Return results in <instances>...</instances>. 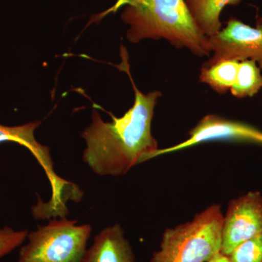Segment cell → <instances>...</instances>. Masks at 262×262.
Segmentation results:
<instances>
[{"mask_svg": "<svg viewBox=\"0 0 262 262\" xmlns=\"http://www.w3.org/2000/svg\"><path fill=\"white\" fill-rule=\"evenodd\" d=\"M135 101L123 116H112L113 122H104L93 110L91 125L81 136L86 142L83 161L101 177H120L138 164L152 159L160 149L151 134L155 105L162 96L160 91L143 94L131 78Z\"/></svg>", "mask_w": 262, "mask_h": 262, "instance_id": "1", "label": "cell"}, {"mask_svg": "<svg viewBox=\"0 0 262 262\" xmlns=\"http://www.w3.org/2000/svg\"><path fill=\"white\" fill-rule=\"evenodd\" d=\"M121 18L130 27L127 38L130 42L163 38L198 56L211 53L208 37L196 27L184 0H136L125 7Z\"/></svg>", "mask_w": 262, "mask_h": 262, "instance_id": "2", "label": "cell"}, {"mask_svg": "<svg viewBox=\"0 0 262 262\" xmlns=\"http://www.w3.org/2000/svg\"><path fill=\"white\" fill-rule=\"evenodd\" d=\"M224 214L212 204L189 222L167 228L150 262H208L222 249Z\"/></svg>", "mask_w": 262, "mask_h": 262, "instance_id": "3", "label": "cell"}, {"mask_svg": "<svg viewBox=\"0 0 262 262\" xmlns=\"http://www.w3.org/2000/svg\"><path fill=\"white\" fill-rule=\"evenodd\" d=\"M75 220H53L28 234L18 262H81L87 251L91 225Z\"/></svg>", "mask_w": 262, "mask_h": 262, "instance_id": "4", "label": "cell"}, {"mask_svg": "<svg viewBox=\"0 0 262 262\" xmlns=\"http://www.w3.org/2000/svg\"><path fill=\"white\" fill-rule=\"evenodd\" d=\"M208 41L213 56L203 67L222 60H253L262 70V18L256 27L231 18L225 28L208 37Z\"/></svg>", "mask_w": 262, "mask_h": 262, "instance_id": "5", "label": "cell"}, {"mask_svg": "<svg viewBox=\"0 0 262 262\" xmlns=\"http://www.w3.org/2000/svg\"><path fill=\"white\" fill-rule=\"evenodd\" d=\"M262 232V195L249 192L229 202L224 215L221 253L228 256L237 246Z\"/></svg>", "mask_w": 262, "mask_h": 262, "instance_id": "6", "label": "cell"}, {"mask_svg": "<svg viewBox=\"0 0 262 262\" xmlns=\"http://www.w3.org/2000/svg\"><path fill=\"white\" fill-rule=\"evenodd\" d=\"M245 141L262 144V131L256 127L215 115H208L189 132V137L180 144L159 149L153 158L210 141Z\"/></svg>", "mask_w": 262, "mask_h": 262, "instance_id": "7", "label": "cell"}, {"mask_svg": "<svg viewBox=\"0 0 262 262\" xmlns=\"http://www.w3.org/2000/svg\"><path fill=\"white\" fill-rule=\"evenodd\" d=\"M40 124V121L29 122L18 126H6L0 124V144L12 141L27 148L46 171L53 189L52 199L58 201L68 194L74 184L63 180L55 173L49 148L36 140L34 131Z\"/></svg>", "mask_w": 262, "mask_h": 262, "instance_id": "8", "label": "cell"}, {"mask_svg": "<svg viewBox=\"0 0 262 262\" xmlns=\"http://www.w3.org/2000/svg\"><path fill=\"white\" fill-rule=\"evenodd\" d=\"M81 262H135V255L123 229L115 224L95 237Z\"/></svg>", "mask_w": 262, "mask_h": 262, "instance_id": "9", "label": "cell"}, {"mask_svg": "<svg viewBox=\"0 0 262 262\" xmlns=\"http://www.w3.org/2000/svg\"><path fill=\"white\" fill-rule=\"evenodd\" d=\"M196 27L206 37L222 29L220 15L228 5H237L242 0H184Z\"/></svg>", "mask_w": 262, "mask_h": 262, "instance_id": "10", "label": "cell"}, {"mask_svg": "<svg viewBox=\"0 0 262 262\" xmlns=\"http://www.w3.org/2000/svg\"><path fill=\"white\" fill-rule=\"evenodd\" d=\"M239 63L237 60H222L208 67H202L200 80L219 94H225L235 82Z\"/></svg>", "mask_w": 262, "mask_h": 262, "instance_id": "11", "label": "cell"}, {"mask_svg": "<svg viewBox=\"0 0 262 262\" xmlns=\"http://www.w3.org/2000/svg\"><path fill=\"white\" fill-rule=\"evenodd\" d=\"M261 69L256 61L245 60L239 61L235 82L230 92L234 97H252L262 89Z\"/></svg>", "mask_w": 262, "mask_h": 262, "instance_id": "12", "label": "cell"}, {"mask_svg": "<svg viewBox=\"0 0 262 262\" xmlns=\"http://www.w3.org/2000/svg\"><path fill=\"white\" fill-rule=\"evenodd\" d=\"M227 257L230 262H262V232L239 245Z\"/></svg>", "mask_w": 262, "mask_h": 262, "instance_id": "13", "label": "cell"}, {"mask_svg": "<svg viewBox=\"0 0 262 262\" xmlns=\"http://www.w3.org/2000/svg\"><path fill=\"white\" fill-rule=\"evenodd\" d=\"M136 0H117L116 3L113 5L112 8L106 10V11L103 12V13L100 14V18H103L104 15L108 14L110 13H115L117 10L120 9V8L123 6H127V5L132 4Z\"/></svg>", "mask_w": 262, "mask_h": 262, "instance_id": "14", "label": "cell"}, {"mask_svg": "<svg viewBox=\"0 0 262 262\" xmlns=\"http://www.w3.org/2000/svg\"><path fill=\"white\" fill-rule=\"evenodd\" d=\"M208 262H230V261H229L227 256L220 252L216 253V254H215L213 257H212Z\"/></svg>", "mask_w": 262, "mask_h": 262, "instance_id": "15", "label": "cell"}]
</instances>
